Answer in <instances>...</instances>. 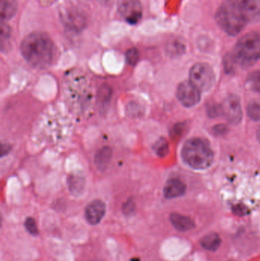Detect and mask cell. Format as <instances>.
Returning <instances> with one entry per match:
<instances>
[{
  "label": "cell",
  "instance_id": "cell-1",
  "mask_svg": "<svg viewBox=\"0 0 260 261\" xmlns=\"http://www.w3.org/2000/svg\"><path fill=\"white\" fill-rule=\"evenodd\" d=\"M23 58L32 67L45 69L54 64L57 56L56 45L50 37L44 32L29 34L21 44Z\"/></svg>",
  "mask_w": 260,
  "mask_h": 261
},
{
  "label": "cell",
  "instance_id": "cell-2",
  "mask_svg": "<svg viewBox=\"0 0 260 261\" xmlns=\"http://www.w3.org/2000/svg\"><path fill=\"white\" fill-rule=\"evenodd\" d=\"M181 156L190 168L204 170L212 166L215 154L206 140L193 138L186 141L183 146Z\"/></svg>",
  "mask_w": 260,
  "mask_h": 261
},
{
  "label": "cell",
  "instance_id": "cell-3",
  "mask_svg": "<svg viewBox=\"0 0 260 261\" xmlns=\"http://www.w3.org/2000/svg\"><path fill=\"white\" fill-rule=\"evenodd\" d=\"M233 58L243 65H248L260 59V35L256 32L246 34L238 40Z\"/></svg>",
  "mask_w": 260,
  "mask_h": 261
},
{
  "label": "cell",
  "instance_id": "cell-4",
  "mask_svg": "<svg viewBox=\"0 0 260 261\" xmlns=\"http://www.w3.org/2000/svg\"><path fill=\"white\" fill-rule=\"evenodd\" d=\"M216 19L221 29L230 35H238L247 24L228 0L218 9Z\"/></svg>",
  "mask_w": 260,
  "mask_h": 261
},
{
  "label": "cell",
  "instance_id": "cell-5",
  "mask_svg": "<svg viewBox=\"0 0 260 261\" xmlns=\"http://www.w3.org/2000/svg\"><path fill=\"white\" fill-rule=\"evenodd\" d=\"M189 81L201 93L209 91L215 85V72L209 64L197 63L189 71Z\"/></svg>",
  "mask_w": 260,
  "mask_h": 261
},
{
  "label": "cell",
  "instance_id": "cell-6",
  "mask_svg": "<svg viewBox=\"0 0 260 261\" xmlns=\"http://www.w3.org/2000/svg\"><path fill=\"white\" fill-rule=\"evenodd\" d=\"M201 92L190 81H183L179 85L177 90L178 100L183 107L192 108L199 103Z\"/></svg>",
  "mask_w": 260,
  "mask_h": 261
},
{
  "label": "cell",
  "instance_id": "cell-7",
  "mask_svg": "<svg viewBox=\"0 0 260 261\" xmlns=\"http://www.w3.org/2000/svg\"><path fill=\"white\" fill-rule=\"evenodd\" d=\"M118 11L127 22L136 24L141 19L143 7L140 0H119Z\"/></svg>",
  "mask_w": 260,
  "mask_h": 261
},
{
  "label": "cell",
  "instance_id": "cell-8",
  "mask_svg": "<svg viewBox=\"0 0 260 261\" xmlns=\"http://www.w3.org/2000/svg\"><path fill=\"white\" fill-rule=\"evenodd\" d=\"M246 22L260 19V0H228Z\"/></svg>",
  "mask_w": 260,
  "mask_h": 261
},
{
  "label": "cell",
  "instance_id": "cell-9",
  "mask_svg": "<svg viewBox=\"0 0 260 261\" xmlns=\"http://www.w3.org/2000/svg\"><path fill=\"white\" fill-rule=\"evenodd\" d=\"M223 116L230 124L238 125L243 119L241 99L237 95L230 94L226 98L222 105Z\"/></svg>",
  "mask_w": 260,
  "mask_h": 261
},
{
  "label": "cell",
  "instance_id": "cell-10",
  "mask_svg": "<svg viewBox=\"0 0 260 261\" xmlns=\"http://www.w3.org/2000/svg\"><path fill=\"white\" fill-rule=\"evenodd\" d=\"M106 212L105 202L100 199H96L90 202L85 210V217L90 225H98L103 219Z\"/></svg>",
  "mask_w": 260,
  "mask_h": 261
},
{
  "label": "cell",
  "instance_id": "cell-11",
  "mask_svg": "<svg viewBox=\"0 0 260 261\" xmlns=\"http://www.w3.org/2000/svg\"><path fill=\"white\" fill-rule=\"evenodd\" d=\"M186 192V185L178 178H172L166 182L163 194L166 199H174L183 196Z\"/></svg>",
  "mask_w": 260,
  "mask_h": 261
},
{
  "label": "cell",
  "instance_id": "cell-12",
  "mask_svg": "<svg viewBox=\"0 0 260 261\" xmlns=\"http://www.w3.org/2000/svg\"><path fill=\"white\" fill-rule=\"evenodd\" d=\"M169 219L174 228L179 231H190L195 226V222L190 217L179 213H172Z\"/></svg>",
  "mask_w": 260,
  "mask_h": 261
},
{
  "label": "cell",
  "instance_id": "cell-13",
  "mask_svg": "<svg viewBox=\"0 0 260 261\" xmlns=\"http://www.w3.org/2000/svg\"><path fill=\"white\" fill-rule=\"evenodd\" d=\"M112 158V150L109 147H103L96 152L95 156V164L101 171L105 170L109 165Z\"/></svg>",
  "mask_w": 260,
  "mask_h": 261
},
{
  "label": "cell",
  "instance_id": "cell-14",
  "mask_svg": "<svg viewBox=\"0 0 260 261\" xmlns=\"http://www.w3.org/2000/svg\"><path fill=\"white\" fill-rule=\"evenodd\" d=\"M18 3L16 0H0V17L2 21L11 19L16 14Z\"/></svg>",
  "mask_w": 260,
  "mask_h": 261
},
{
  "label": "cell",
  "instance_id": "cell-15",
  "mask_svg": "<svg viewBox=\"0 0 260 261\" xmlns=\"http://www.w3.org/2000/svg\"><path fill=\"white\" fill-rule=\"evenodd\" d=\"M200 245L207 251H215L221 246V239L217 233H209L200 240Z\"/></svg>",
  "mask_w": 260,
  "mask_h": 261
},
{
  "label": "cell",
  "instance_id": "cell-16",
  "mask_svg": "<svg viewBox=\"0 0 260 261\" xmlns=\"http://www.w3.org/2000/svg\"><path fill=\"white\" fill-rule=\"evenodd\" d=\"M64 20H65L64 23H65L67 29H70L73 32H79L85 26L84 18H81L80 15L73 13V12L67 14L64 17Z\"/></svg>",
  "mask_w": 260,
  "mask_h": 261
},
{
  "label": "cell",
  "instance_id": "cell-17",
  "mask_svg": "<svg viewBox=\"0 0 260 261\" xmlns=\"http://www.w3.org/2000/svg\"><path fill=\"white\" fill-rule=\"evenodd\" d=\"M85 185V180L83 178L78 175H72L68 178L69 190L72 194L78 196L82 193Z\"/></svg>",
  "mask_w": 260,
  "mask_h": 261
},
{
  "label": "cell",
  "instance_id": "cell-18",
  "mask_svg": "<svg viewBox=\"0 0 260 261\" xmlns=\"http://www.w3.org/2000/svg\"><path fill=\"white\" fill-rule=\"evenodd\" d=\"M111 95H112V89L111 87L104 84L99 89L98 93V101L102 107H106L111 100Z\"/></svg>",
  "mask_w": 260,
  "mask_h": 261
},
{
  "label": "cell",
  "instance_id": "cell-19",
  "mask_svg": "<svg viewBox=\"0 0 260 261\" xmlns=\"http://www.w3.org/2000/svg\"><path fill=\"white\" fill-rule=\"evenodd\" d=\"M247 85L250 90L260 93V70L252 72L249 74Z\"/></svg>",
  "mask_w": 260,
  "mask_h": 261
},
{
  "label": "cell",
  "instance_id": "cell-20",
  "mask_svg": "<svg viewBox=\"0 0 260 261\" xmlns=\"http://www.w3.org/2000/svg\"><path fill=\"white\" fill-rule=\"evenodd\" d=\"M247 115L253 121L260 120V102L252 101L247 107Z\"/></svg>",
  "mask_w": 260,
  "mask_h": 261
},
{
  "label": "cell",
  "instance_id": "cell-21",
  "mask_svg": "<svg viewBox=\"0 0 260 261\" xmlns=\"http://www.w3.org/2000/svg\"><path fill=\"white\" fill-rule=\"evenodd\" d=\"M11 36V29L4 21H1L0 24V41H1L2 49L4 47Z\"/></svg>",
  "mask_w": 260,
  "mask_h": 261
},
{
  "label": "cell",
  "instance_id": "cell-22",
  "mask_svg": "<svg viewBox=\"0 0 260 261\" xmlns=\"http://www.w3.org/2000/svg\"><path fill=\"white\" fill-rule=\"evenodd\" d=\"M154 150L156 153L160 156H165L169 152V144L164 138H161L156 143L154 146Z\"/></svg>",
  "mask_w": 260,
  "mask_h": 261
},
{
  "label": "cell",
  "instance_id": "cell-23",
  "mask_svg": "<svg viewBox=\"0 0 260 261\" xmlns=\"http://www.w3.org/2000/svg\"><path fill=\"white\" fill-rule=\"evenodd\" d=\"M126 61L129 65L135 66L139 61L140 54L136 47H132L126 52Z\"/></svg>",
  "mask_w": 260,
  "mask_h": 261
},
{
  "label": "cell",
  "instance_id": "cell-24",
  "mask_svg": "<svg viewBox=\"0 0 260 261\" xmlns=\"http://www.w3.org/2000/svg\"><path fill=\"white\" fill-rule=\"evenodd\" d=\"M207 113L211 118H217L223 116L222 106L219 104H211L208 107Z\"/></svg>",
  "mask_w": 260,
  "mask_h": 261
},
{
  "label": "cell",
  "instance_id": "cell-25",
  "mask_svg": "<svg viewBox=\"0 0 260 261\" xmlns=\"http://www.w3.org/2000/svg\"><path fill=\"white\" fill-rule=\"evenodd\" d=\"M24 227L26 230L34 236H38L39 231H38V227H37L36 222L33 218H27L24 222Z\"/></svg>",
  "mask_w": 260,
  "mask_h": 261
},
{
  "label": "cell",
  "instance_id": "cell-26",
  "mask_svg": "<svg viewBox=\"0 0 260 261\" xmlns=\"http://www.w3.org/2000/svg\"><path fill=\"white\" fill-rule=\"evenodd\" d=\"M134 210H135V203H134L133 199H128L126 202L124 203L123 207H122V211H123L124 214L127 215V216L133 214Z\"/></svg>",
  "mask_w": 260,
  "mask_h": 261
},
{
  "label": "cell",
  "instance_id": "cell-27",
  "mask_svg": "<svg viewBox=\"0 0 260 261\" xmlns=\"http://www.w3.org/2000/svg\"><path fill=\"white\" fill-rule=\"evenodd\" d=\"M233 213L237 216H244L248 214V208L243 204H238L233 207Z\"/></svg>",
  "mask_w": 260,
  "mask_h": 261
},
{
  "label": "cell",
  "instance_id": "cell-28",
  "mask_svg": "<svg viewBox=\"0 0 260 261\" xmlns=\"http://www.w3.org/2000/svg\"><path fill=\"white\" fill-rule=\"evenodd\" d=\"M212 132H213L214 135H216V136H219V135H224L227 132V128L225 125L219 124V125L214 127Z\"/></svg>",
  "mask_w": 260,
  "mask_h": 261
},
{
  "label": "cell",
  "instance_id": "cell-29",
  "mask_svg": "<svg viewBox=\"0 0 260 261\" xmlns=\"http://www.w3.org/2000/svg\"><path fill=\"white\" fill-rule=\"evenodd\" d=\"M2 148H3L2 149V155H3V156H5V155H6V153H8V152L11 150L10 146L8 145V144H3V145H2Z\"/></svg>",
  "mask_w": 260,
  "mask_h": 261
},
{
  "label": "cell",
  "instance_id": "cell-30",
  "mask_svg": "<svg viewBox=\"0 0 260 261\" xmlns=\"http://www.w3.org/2000/svg\"><path fill=\"white\" fill-rule=\"evenodd\" d=\"M256 138H257V141L260 143V125L259 128H258L257 132H256Z\"/></svg>",
  "mask_w": 260,
  "mask_h": 261
},
{
  "label": "cell",
  "instance_id": "cell-31",
  "mask_svg": "<svg viewBox=\"0 0 260 261\" xmlns=\"http://www.w3.org/2000/svg\"><path fill=\"white\" fill-rule=\"evenodd\" d=\"M131 261H140V259H138V258H133V259H131Z\"/></svg>",
  "mask_w": 260,
  "mask_h": 261
}]
</instances>
